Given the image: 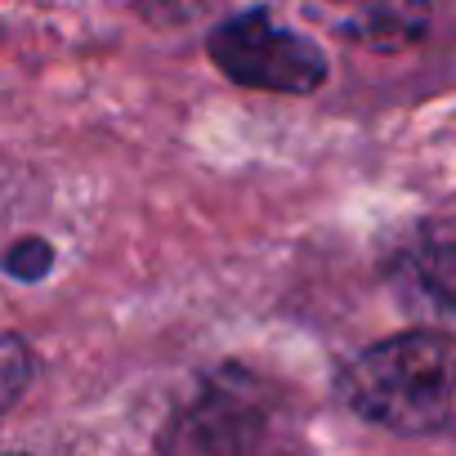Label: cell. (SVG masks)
<instances>
[{"label": "cell", "instance_id": "1", "mask_svg": "<svg viewBox=\"0 0 456 456\" xmlns=\"http://www.w3.org/2000/svg\"><path fill=\"white\" fill-rule=\"evenodd\" d=\"M300 411L287 385L247 367L215 362L157 429V456H296Z\"/></svg>", "mask_w": 456, "mask_h": 456}, {"label": "cell", "instance_id": "2", "mask_svg": "<svg viewBox=\"0 0 456 456\" xmlns=\"http://www.w3.org/2000/svg\"><path fill=\"white\" fill-rule=\"evenodd\" d=\"M340 394L389 434L456 438V336L425 327L385 336L340 371Z\"/></svg>", "mask_w": 456, "mask_h": 456}, {"label": "cell", "instance_id": "3", "mask_svg": "<svg viewBox=\"0 0 456 456\" xmlns=\"http://www.w3.org/2000/svg\"><path fill=\"white\" fill-rule=\"evenodd\" d=\"M206 59L242 90L314 94L327 86V54L314 37L287 28L273 10H238L206 32Z\"/></svg>", "mask_w": 456, "mask_h": 456}, {"label": "cell", "instance_id": "4", "mask_svg": "<svg viewBox=\"0 0 456 456\" xmlns=\"http://www.w3.org/2000/svg\"><path fill=\"white\" fill-rule=\"evenodd\" d=\"M429 28V14L425 10H411V5H371V10H358L354 19H345L336 32L345 41H358L367 50H403V45H416Z\"/></svg>", "mask_w": 456, "mask_h": 456}, {"label": "cell", "instance_id": "5", "mask_svg": "<svg viewBox=\"0 0 456 456\" xmlns=\"http://www.w3.org/2000/svg\"><path fill=\"white\" fill-rule=\"evenodd\" d=\"M416 287L443 314H456V242H429L411 256Z\"/></svg>", "mask_w": 456, "mask_h": 456}, {"label": "cell", "instance_id": "6", "mask_svg": "<svg viewBox=\"0 0 456 456\" xmlns=\"http://www.w3.org/2000/svg\"><path fill=\"white\" fill-rule=\"evenodd\" d=\"M32 371H37V358H32L28 340L19 331H5V340H0V394H5V411L19 407Z\"/></svg>", "mask_w": 456, "mask_h": 456}, {"label": "cell", "instance_id": "7", "mask_svg": "<svg viewBox=\"0 0 456 456\" xmlns=\"http://www.w3.org/2000/svg\"><path fill=\"white\" fill-rule=\"evenodd\" d=\"M54 269V247L45 238H19L5 251V273L14 282H41Z\"/></svg>", "mask_w": 456, "mask_h": 456}, {"label": "cell", "instance_id": "8", "mask_svg": "<svg viewBox=\"0 0 456 456\" xmlns=\"http://www.w3.org/2000/svg\"><path fill=\"white\" fill-rule=\"evenodd\" d=\"M5 456H28V452H5Z\"/></svg>", "mask_w": 456, "mask_h": 456}]
</instances>
